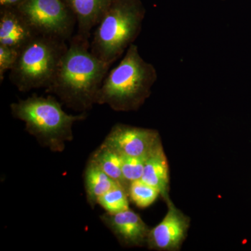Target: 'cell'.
Segmentation results:
<instances>
[{
  "instance_id": "cell-1",
  "label": "cell",
  "mask_w": 251,
  "mask_h": 251,
  "mask_svg": "<svg viewBox=\"0 0 251 251\" xmlns=\"http://www.w3.org/2000/svg\"><path fill=\"white\" fill-rule=\"evenodd\" d=\"M111 65L92 53L90 41L75 34L46 92L57 96L68 108L87 113L97 104V94Z\"/></svg>"
},
{
  "instance_id": "cell-2",
  "label": "cell",
  "mask_w": 251,
  "mask_h": 251,
  "mask_svg": "<svg viewBox=\"0 0 251 251\" xmlns=\"http://www.w3.org/2000/svg\"><path fill=\"white\" fill-rule=\"evenodd\" d=\"M158 78L156 69L131 44L120 64L109 71L97 97V104L115 111L136 110L150 96Z\"/></svg>"
},
{
  "instance_id": "cell-3",
  "label": "cell",
  "mask_w": 251,
  "mask_h": 251,
  "mask_svg": "<svg viewBox=\"0 0 251 251\" xmlns=\"http://www.w3.org/2000/svg\"><path fill=\"white\" fill-rule=\"evenodd\" d=\"M62 103L52 96H31L11 104L13 117L24 122L25 130L44 148L62 152L67 142L72 141L73 126L82 121L87 114L69 115Z\"/></svg>"
},
{
  "instance_id": "cell-4",
  "label": "cell",
  "mask_w": 251,
  "mask_h": 251,
  "mask_svg": "<svg viewBox=\"0 0 251 251\" xmlns=\"http://www.w3.org/2000/svg\"><path fill=\"white\" fill-rule=\"evenodd\" d=\"M145 14L141 0H111L94 31L92 53L113 64L140 35Z\"/></svg>"
},
{
  "instance_id": "cell-5",
  "label": "cell",
  "mask_w": 251,
  "mask_h": 251,
  "mask_svg": "<svg viewBox=\"0 0 251 251\" xmlns=\"http://www.w3.org/2000/svg\"><path fill=\"white\" fill-rule=\"evenodd\" d=\"M68 45L67 41L39 34L18 54L9 80L21 92L47 89L53 81Z\"/></svg>"
},
{
  "instance_id": "cell-6",
  "label": "cell",
  "mask_w": 251,
  "mask_h": 251,
  "mask_svg": "<svg viewBox=\"0 0 251 251\" xmlns=\"http://www.w3.org/2000/svg\"><path fill=\"white\" fill-rule=\"evenodd\" d=\"M39 34L70 41L76 18L64 0H24L17 8Z\"/></svg>"
},
{
  "instance_id": "cell-7",
  "label": "cell",
  "mask_w": 251,
  "mask_h": 251,
  "mask_svg": "<svg viewBox=\"0 0 251 251\" xmlns=\"http://www.w3.org/2000/svg\"><path fill=\"white\" fill-rule=\"evenodd\" d=\"M161 142L156 130L117 124L114 125L103 143L122 156H147Z\"/></svg>"
},
{
  "instance_id": "cell-8",
  "label": "cell",
  "mask_w": 251,
  "mask_h": 251,
  "mask_svg": "<svg viewBox=\"0 0 251 251\" xmlns=\"http://www.w3.org/2000/svg\"><path fill=\"white\" fill-rule=\"evenodd\" d=\"M168 210L160 224L150 229L147 244L150 249L176 251L187 234L189 219L168 201Z\"/></svg>"
},
{
  "instance_id": "cell-9",
  "label": "cell",
  "mask_w": 251,
  "mask_h": 251,
  "mask_svg": "<svg viewBox=\"0 0 251 251\" xmlns=\"http://www.w3.org/2000/svg\"><path fill=\"white\" fill-rule=\"evenodd\" d=\"M100 219L123 245L141 247L147 244L150 229L135 211L128 209L116 214L105 212Z\"/></svg>"
},
{
  "instance_id": "cell-10",
  "label": "cell",
  "mask_w": 251,
  "mask_h": 251,
  "mask_svg": "<svg viewBox=\"0 0 251 251\" xmlns=\"http://www.w3.org/2000/svg\"><path fill=\"white\" fill-rule=\"evenodd\" d=\"M39 35L17 8L0 10V45L21 50Z\"/></svg>"
},
{
  "instance_id": "cell-11",
  "label": "cell",
  "mask_w": 251,
  "mask_h": 251,
  "mask_svg": "<svg viewBox=\"0 0 251 251\" xmlns=\"http://www.w3.org/2000/svg\"><path fill=\"white\" fill-rule=\"evenodd\" d=\"M111 0H64L77 21L75 34L90 41L92 29L97 27Z\"/></svg>"
},
{
  "instance_id": "cell-12",
  "label": "cell",
  "mask_w": 251,
  "mask_h": 251,
  "mask_svg": "<svg viewBox=\"0 0 251 251\" xmlns=\"http://www.w3.org/2000/svg\"><path fill=\"white\" fill-rule=\"evenodd\" d=\"M141 180L158 189L167 202L169 201V168L161 142L148 155Z\"/></svg>"
},
{
  "instance_id": "cell-13",
  "label": "cell",
  "mask_w": 251,
  "mask_h": 251,
  "mask_svg": "<svg viewBox=\"0 0 251 251\" xmlns=\"http://www.w3.org/2000/svg\"><path fill=\"white\" fill-rule=\"evenodd\" d=\"M84 183L87 201L92 208L98 204L100 196L117 185L121 184L110 177L91 158L84 173Z\"/></svg>"
},
{
  "instance_id": "cell-14",
  "label": "cell",
  "mask_w": 251,
  "mask_h": 251,
  "mask_svg": "<svg viewBox=\"0 0 251 251\" xmlns=\"http://www.w3.org/2000/svg\"><path fill=\"white\" fill-rule=\"evenodd\" d=\"M90 158L110 177L128 188L122 175V156L116 150L103 143L92 153Z\"/></svg>"
},
{
  "instance_id": "cell-15",
  "label": "cell",
  "mask_w": 251,
  "mask_h": 251,
  "mask_svg": "<svg viewBox=\"0 0 251 251\" xmlns=\"http://www.w3.org/2000/svg\"><path fill=\"white\" fill-rule=\"evenodd\" d=\"M98 204L110 214H116L129 209L128 188L118 184L100 196Z\"/></svg>"
},
{
  "instance_id": "cell-16",
  "label": "cell",
  "mask_w": 251,
  "mask_h": 251,
  "mask_svg": "<svg viewBox=\"0 0 251 251\" xmlns=\"http://www.w3.org/2000/svg\"><path fill=\"white\" fill-rule=\"evenodd\" d=\"M128 193L130 201L142 209L151 206L161 195L158 189L144 182L141 179L130 183L128 187Z\"/></svg>"
},
{
  "instance_id": "cell-17",
  "label": "cell",
  "mask_w": 251,
  "mask_h": 251,
  "mask_svg": "<svg viewBox=\"0 0 251 251\" xmlns=\"http://www.w3.org/2000/svg\"><path fill=\"white\" fill-rule=\"evenodd\" d=\"M148 155L143 156H122V175L128 187L130 183L133 181L141 179L145 162Z\"/></svg>"
},
{
  "instance_id": "cell-18",
  "label": "cell",
  "mask_w": 251,
  "mask_h": 251,
  "mask_svg": "<svg viewBox=\"0 0 251 251\" xmlns=\"http://www.w3.org/2000/svg\"><path fill=\"white\" fill-rule=\"evenodd\" d=\"M19 50L0 45V81L4 80L5 73L11 71L17 60Z\"/></svg>"
},
{
  "instance_id": "cell-19",
  "label": "cell",
  "mask_w": 251,
  "mask_h": 251,
  "mask_svg": "<svg viewBox=\"0 0 251 251\" xmlns=\"http://www.w3.org/2000/svg\"><path fill=\"white\" fill-rule=\"evenodd\" d=\"M24 0H0L1 8H18Z\"/></svg>"
}]
</instances>
